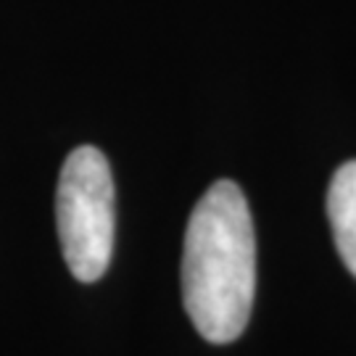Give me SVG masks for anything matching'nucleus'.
Masks as SVG:
<instances>
[{
    "mask_svg": "<svg viewBox=\"0 0 356 356\" xmlns=\"http://www.w3.org/2000/svg\"><path fill=\"white\" fill-rule=\"evenodd\" d=\"M256 293V238L248 201L232 179L201 195L185 229L182 304L209 343H232L248 325Z\"/></svg>",
    "mask_w": 356,
    "mask_h": 356,
    "instance_id": "nucleus-1",
    "label": "nucleus"
},
{
    "mask_svg": "<svg viewBox=\"0 0 356 356\" xmlns=\"http://www.w3.org/2000/svg\"><path fill=\"white\" fill-rule=\"evenodd\" d=\"M56 222L69 272L79 282L101 280L114 254L116 198L111 166L98 148L79 145L66 156L56 193Z\"/></svg>",
    "mask_w": 356,
    "mask_h": 356,
    "instance_id": "nucleus-2",
    "label": "nucleus"
},
{
    "mask_svg": "<svg viewBox=\"0 0 356 356\" xmlns=\"http://www.w3.org/2000/svg\"><path fill=\"white\" fill-rule=\"evenodd\" d=\"M327 216L335 248L346 269L356 277V161H346L332 175L327 191Z\"/></svg>",
    "mask_w": 356,
    "mask_h": 356,
    "instance_id": "nucleus-3",
    "label": "nucleus"
}]
</instances>
